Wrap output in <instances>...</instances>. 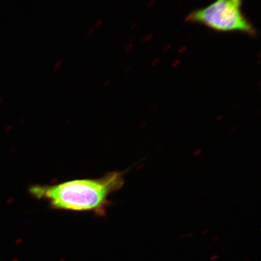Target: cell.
Instances as JSON below:
<instances>
[{"label":"cell","mask_w":261,"mask_h":261,"mask_svg":"<svg viewBox=\"0 0 261 261\" xmlns=\"http://www.w3.org/2000/svg\"><path fill=\"white\" fill-rule=\"evenodd\" d=\"M125 184L123 173L113 171L99 178L75 179L52 185H34L29 194L43 200L52 210L90 212L105 216L111 205V196Z\"/></svg>","instance_id":"1"},{"label":"cell","mask_w":261,"mask_h":261,"mask_svg":"<svg viewBox=\"0 0 261 261\" xmlns=\"http://www.w3.org/2000/svg\"><path fill=\"white\" fill-rule=\"evenodd\" d=\"M242 7L243 0H214L205 7L191 13L187 19L217 32L255 34Z\"/></svg>","instance_id":"2"},{"label":"cell","mask_w":261,"mask_h":261,"mask_svg":"<svg viewBox=\"0 0 261 261\" xmlns=\"http://www.w3.org/2000/svg\"><path fill=\"white\" fill-rule=\"evenodd\" d=\"M194 236L193 233H189L187 234H182V236L179 237V239L180 240L189 239Z\"/></svg>","instance_id":"3"},{"label":"cell","mask_w":261,"mask_h":261,"mask_svg":"<svg viewBox=\"0 0 261 261\" xmlns=\"http://www.w3.org/2000/svg\"><path fill=\"white\" fill-rule=\"evenodd\" d=\"M218 257H219V256H218V254H213V255L210 257V260L211 261H215L218 259Z\"/></svg>","instance_id":"4"},{"label":"cell","mask_w":261,"mask_h":261,"mask_svg":"<svg viewBox=\"0 0 261 261\" xmlns=\"http://www.w3.org/2000/svg\"><path fill=\"white\" fill-rule=\"evenodd\" d=\"M219 239H220V237L215 236V237L212 238V241H213L214 242H216V241H217L218 240H219Z\"/></svg>","instance_id":"5"},{"label":"cell","mask_w":261,"mask_h":261,"mask_svg":"<svg viewBox=\"0 0 261 261\" xmlns=\"http://www.w3.org/2000/svg\"><path fill=\"white\" fill-rule=\"evenodd\" d=\"M208 233H210V230L206 229L205 230L202 232V234H203V236H206Z\"/></svg>","instance_id":"6"},{"label":"cell","mask_w":261,"mask_h":261,"mask_svg":"<svg viewBox=\"0 0 261 261\" xmlns=\"http://www.w3.org/2000/svg\"><path fill=\"white\" fill-rule=\"evenodd\" d=\"M245 261H251L250 260H245Z\"/></svg>","instance_id":"7"}]
</instances>
